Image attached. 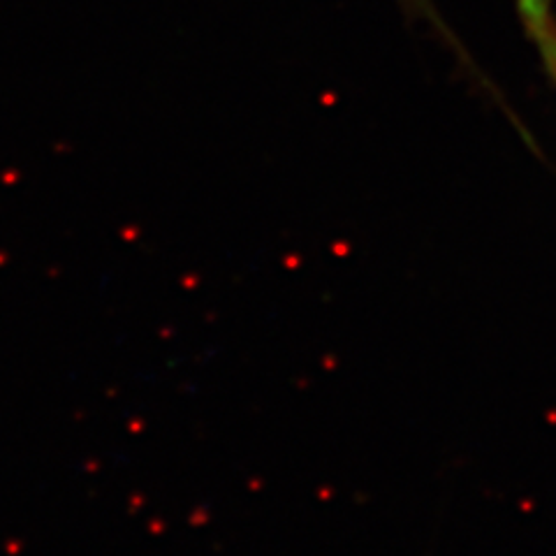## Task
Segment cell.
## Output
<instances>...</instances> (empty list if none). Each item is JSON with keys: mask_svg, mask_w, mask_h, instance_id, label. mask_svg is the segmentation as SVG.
I'll return each mask as SVG.
<instances>
[{"mask_svg": "<svg viewBox=\"0 0 556 556\" xmlns=\"http://www.w3.org/2000/svg\"><path fill=\"white\" fill-rule=\"evenodd\" d=\"M519 22L543 63H556V12L552 0H517Z\"/></svg>", "mask_w": 556, "mask_h": 556, "instance_id": "6da1fadb", "label": "cell"}, {"mask_svg": "<svg viewBox=\"0 0 556 556\" xmlns=\"http://www.w3.org/2000/svg\"><path fill=\"white\" fill-rule=\"evenodd\" d=\"M399 3H402V8L408 14H413V16H427V22H431L437 28H443L439 14L433 12L431 0H399Z\"/></svg>", "mask_w": 556, "mask_h": 556, "instance_id": "7a4b0ae2", "label": "cell"}, {"mask_svg": "<svg viewBox=\"0 0 556 556\" xmlns=\"http://www.w3.org/2000/svg\"><path fill=\"white\" fill-rule=\"evenodd\" d=\"M545 65V70H547V75L552 77V81L556 84V63H543Z\"/></svg>", "mask_w": 556, "mask_h": 556, "instance_id": "3957f363", "label": "cell"}]
</instances>
